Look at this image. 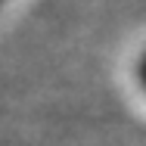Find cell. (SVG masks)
Here are the masks:
<instances>
[{"label": "cell", "mask_w": 146, "mask_h": 146, "mask_svg": "<svg viewBox=\"0 0 146 146\" xmlns=\"http://www.w3.org/2000/svg\"><path fill=\"white\" fill-rule=\"evenodd\" d=\"M137 75H140V84H143V90H146V53H143V59H140V65H137Z\"/></svg>", "instance_id": "obj_1"}]
</instances>
